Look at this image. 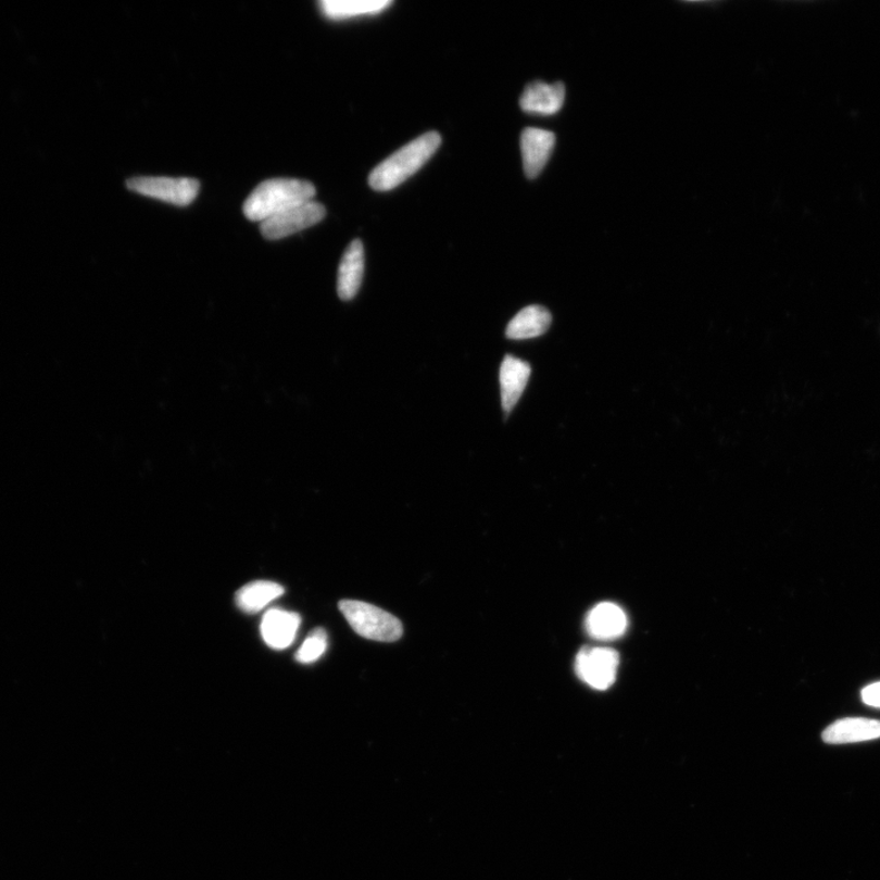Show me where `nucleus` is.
Segmentation results:
<instances>
[{"mask_svg": "<svg viewBox=\"0 0 880 880\" xmlns=\"http://www.w3.org/2000/svg\"><path fill=\"white\" fill-rule=\"evenodd\" d=\"M316 188L310 181L298 179H271L261 183L243 203V214L249 221L264 222L297 205L313 201Z\"/></svg>", "mask_w": 880, "mask_h": 880, "instance_id": "f257e3e1", "label": "nucleus"}, {"mask_svg": "<svg viewBox=\"0 0 880 880\" xmlns=\"http://www.w3.org/2000/svg\"><path fill=\"white\" fill-rule=\"evenodd\" d=\"M440 144L442 136L437 131H429L401 147L370 173L368 179L370 188L380 192L398 188L432 159Z\"/></svg>", "mask_w": 880, "mask_h": 880, "instance_id": "f03ea898", "label": "nucleus"}, {"mask_svg": "<svg viewBox=\"0 0 880 880\" xmlns=\"http://www.w3.org/2000/svg\"><path fill=\"white\" fill-rule=\"evenodd\" d=\"M339 609L352 630L367 640L395 642L403 636V625L384 609L365 602L341 601Z\"/></svg>", "mask_w": 880, "mask_h": 880, "instance_id": "7ed1b4c3", "label": "nucleus"}, {"mask_svg": "<svg viewBox=\"0 0 880 880\" xmlns=\"http://www.w3.org/2000/svg\"><path fill=\"white\" fill-rule=\"evenodd\" d=\"M133 192L174 205L191 204L198 199L200 181L191 178H160V176H137L126 181Z\"/></svg>", "mask_w": 880, "mask_h": 880, "instance_id": "20e7f679", "label": "nucleus"}, {"mask_svg": "<svg viewBox=\"0 0 880 880\" xmlns=\"http://www.w3.org/2000/svg\"><path fill=\"white\" fill-rule=\"evenodd\" d=\"M619 667L618 652L606 648H583L577 653L575 669L577 677L592 689L604 691L616 680Z\"/></svg>", "mask_w": 880, "mask_h": 880, "instance_id": "39448f33", "label": "nucleus"}, {"mask_svg": "<svg viewBox=\"0 0 880 880\" xmlns=\"http://www.w3.org/2000/svg\"><path fill=\"white\" fill-rule=\"evenodd\" d=\"M326 214L325 205L310 201L262 222L260 230L264 239L277 241L313 227L325 219Z\"/></svg>", "mask_w": 880, "mask_h": 880, "instance_id": "423d86ee", "label": "nucleus"}, {"mask_svg": "<svg viewBox=\"0 0 880 880\" xmlns=\"http://www.w3.org/2000/svg\"><path fill=\"white\" fill-rule=\"evenodd\" d=\"M555 146V135L551 131L527 127L521 135L524 172L528 179L540 176L550 161Z\"/></svg>", "mask_w": 880, "mask_h": 880, "instance_id": "0eeeda50", "label": "nucleus"}, {"mask_svg": "<svg viewBox=\"0 0 880 880\" xmlns=\"http://www.w3.org/2000/svg\"><path fill=\"white\" fill-rule=\"evenodd\" d=\"M300 624L301 618L297 613L280 608L269 609L261 623L263 641L273 650H286L296 640Z\"/></svg>", "mask_w": 880, "mask_h": 880, "instance_id": "6e6552de", "label": "nucleus"}, {"mask_svg": "<svg viewBox=\"0 0 880 880\" xmlns=\"http://www.w3.org/2000/svg\"><path fill=\"white\" fill-rule=\"evenodd\" d=\"M628 628V618L619 605L604 602L587 614L586 630L591 638L609 641L620 638Z\"/></svg>", "mask_w": 880, "mask_h": 880, "instance_id": "1a4fd4ad", "label": "nucleus"}, {"mask_svg": "<svg viewBox=\"0 0 880 880\" xmlns=\"http://www.w3.org/2000/svg\"><path fill=\"white\" fill-rule=\"evenodd\" d=\"M365 273V250L361 240L352 241L342 256L338 271V296L350 301L357 296Z\"/></svg>", "mask_w": 880, "mask_h": 880, "instance_id": "9d476101", "label": "nucleus"}, {"mask_svg": "<svg viewBox=\"0 0 880 880\" xmlns=\"http://www.w3.org/2000/svg\"><path fill=\"white\" fill-rule=\"evenodd\" d=\"M564 102L565 86L562 83L548 85L535 81L526 86L520 98L521 110L525 113L544 116L560 112Z\"/></svg>", "mask_w": 880, "mask_h": 880, "instance_id": "9b49d317", "label": "nucleus"}, {"mask_svg": "<svg viewBox=\"0 0 880 880\" xmlns=\"http://www.w3.org/2000/svg\"><path fill=\"white\" fill-rule=\"evenodd\" d=\"M531 377V366L527 362L506 355L501 367L502 406L506 415L520 400Z\"/></svg>", "mask_w": 880, "mask_h": 880, "instance_id": "f8f14e48", "label": "nucleus"}, {"mask_svg": "<svg viewBox=\"0 0 880 880\" xmlns=\"http://www.w3.org/2000/svg\"><path fill=\"white\" fill-rule=\"evenodd\" d=\"M825 742L831 745L880 739V720L867 718L840 719L824 731Z\"/></svg>", "mask_w": 880, "mask_h": 880, "instance_id": "ddd939ff", "label": "nucleus"}, {"mask_svg": "<svg viewBox=\"0 0 880 880\" xmlns=\"http://www.w3.org/2000/svg\"><path fill=\"white\" fill-rule=\"evenodd\" d=\"M552 325L551 312L543 306L532 305L520 312L508 323L506 337L512 340H526L541 337Z\"/></svg>", "mask_w": 880, "mask_h": 880, "instance_id": "4468645a", "label": "nucleus"}, {"mask_svg": "<svg viewBox=\"0 0 880 880\" xmlns=\"http://www.w3.org/2000/svg\"><path fill=\"white\" fill-rule=\"evenodd\" d=\"M393 2L390 0H322V14L330 20L377 15L385 12Z\"/></svg>", "mask_w": 880, "mask_h": 880, "instance_id": "2eb2a0df", "label": "nucleus"}, {"mask_svg": "<svg viewBox=\"0 0 880 880\" xmlns=\"http://www.w3.org/2000/svg\"><path fill=\"white\" fill-rule=\"evenodd\" d=\"M284 592H286L284 587L276 582L254 581L241 587L235 595V601L243 613L256 614L279 599Z\"/></svg>", "mask_w": 880, "mask_h": 880, "instance_id": "dca6fc26", "label": "nucleus"}, {"mask_svg": "<svg viewBox=\"0 0 880 880\" xmlns=\"http://www.w3.org/2000/svg\"><path fill=\"white\" fill-rule=\"evenodd\" d=\"M327 648L328 634L326 630L317 628L307 636V639L297 652L296 658L301 664L315 663L326 653Z\"/></svg>", "mask_w": 880, "mask_h": 880, "instance_id": "f3484780", "label": "nucleus"}, {"mask_svg": "<svg viewBox=\"0 0 880 880\" xmlns=\"http://www.w3.org/2000/svg\"><path fill=\"white\" fill-rule=\"evenodd\" d=\"M863 701L869 707L880 708V681L870 683L863 690Z\"/></svg>", "mask_w": 880, "mask_h": 880, "instance_id": "a211bd4d", "label": "nucleus"}]
</instances>
